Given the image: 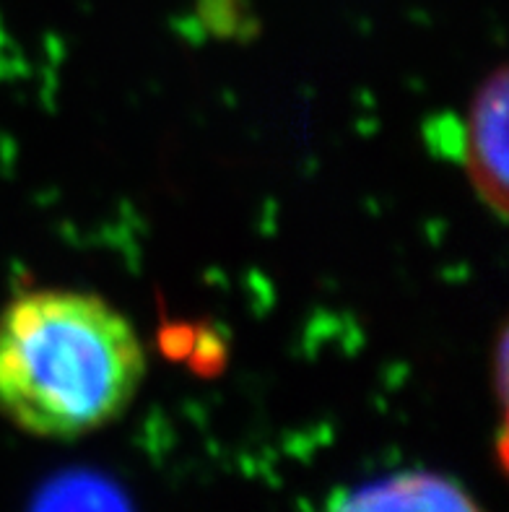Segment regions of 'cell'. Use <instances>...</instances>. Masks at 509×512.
Returning a JSON list of instances; mask_svg holds the SVG:
<instances>
[{
  "label": "cell",
  "mask_w": 509,
  "mask_h": 512,
  "mask_svg": "<svg viewBox=\"0 0 509 512\" xmlns=\"http://www.w3.org/2000/svg\"><path fill=\"white\" fill-rule=\"evenodd\" d=\"M146 354L97 294L39 289L0 312V414L45 440H76L128 411Z\"/></svg>",
  "instance_id": "cell-1"
},
{
  "label": "cell",
  "mask_w": 509,
  "mask_h": 512,
  "mask_svg": "<svg viewBox=\"0 0 509 512\" xmlns=\"http://www.w3.org/2000/svg\"><path fill=\"white\" fill-rule=\"evenodd\" d=\"M507 68H497L476 91L463 130L465 169L491 214H507Z\"/></svg>",
  "instance_id": "cell-2"
},
{
  "label": "cell",
  "mask_w": 509,
  "mask_h": 512,
  "mask_svg": "<svg viewBox=\"0 0 509 512\" xmlns=\"http://www.w3.org/2000/svg\"><path fill=\"white\" fill-rule=\"evenodd\" d=\"M325 512H484L468 489L434 471H400L338 489Z\"/></svg>",
  "instance_id": "cell-3"
}]
</instances>
